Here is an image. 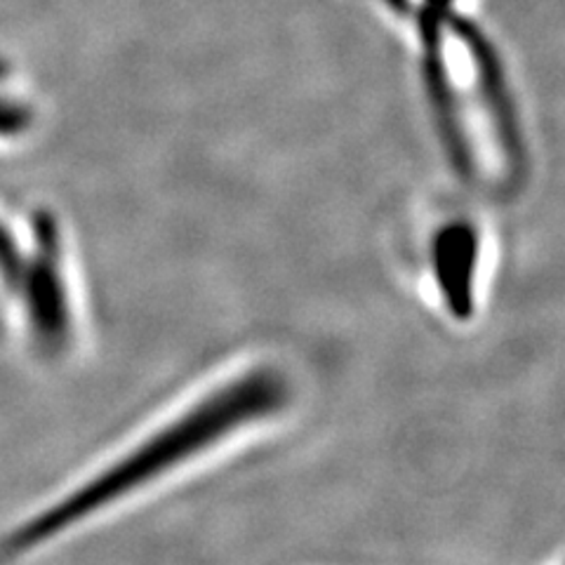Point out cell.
Listing matches in <instances>:
<instances>
[{"label":"cell","instance_id":"6da1fadb","mask_svg":"<svg viewBox=\"0 0 565 565\" xmlns=\"http://www.w3.org/2000/svg\"><path fill=\"white\" fill-rule=\"evenodd\" d=\"M286 401V382L271 370L243 375L217 388L180 417L163 424L139 444L93 469L55 500L14 523L0 537V558H14L41 550L126 502L149 483L215 446L243 424L278 411Z\"/></svg>","mask_w":565,"mask_h":565},{"label":"cell","instance_id":"7a4b0ae2","mask_svg":"<svg viewBox=\"0 0 565 565\" xmlns=\"http://www.w3.org/2000/svg\"><path fill=\"white\" fill-rule=\"evenodd\" d=\"M438 280L450 307L465 316L469 311V286L476 264V234L467 224H455L446 228L436 241Z\"/></svg>","mask_w":565,"mask_h":565}]
</instances>
